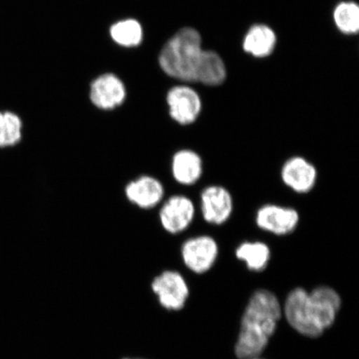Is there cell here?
<instances>
[{"instance_id":"7a4b0ae2","label":"cell","mask_w":359,"mask_h":359,"mask_svg":"<svg viewBox=\"0 0 359 359\" xmlns=\"http://www.w3.org/2000/svg\"><path fill=\"white\" fill-rule=\"evenodd\" d=\"M279 299L271 291H255L241 318L239 336L235 346L238 359L258 358L266 348L280 320Z\"/></svg>"},{"instance_id":"ac0fdd59","label":"cell","mask_w":359,"mask_h":359,"mask_svg":"<svg viewBox=\"0 0 359 359\" xmlns=\"http://www.w3.org/2000/svg\"><path fill=\"white\" fill-rule=\"evenodd\" d=\"M24 122L19 114L0 111V148L19 145L24 137Z\"/></svg>"},{"instance_id":"3957f363","label":"cell","mask_w":359,"mask_h":359,"mask_svg":"<svg viewBox=\"0 0 359 359\" xmlns=\"http://www.w3.org/2000/svg\"><path fill=\"white\" fill-rule=\"evenodd\" d=\"M204 51L198 31L185 27L170 37L161 49V69L173 79L197 83Z\"/></svg>"},{"instance_id":"6da1fadb","label":"cell","mask_w":359,"mask_h":359,"mask_svg":"<svg viewBox=\"0 0 359 359\" xmlns=\"http://www.w3.org/2000/svg\"><path fill=\"white\" fill-rule=\"evenodd\" d=\"M341 303L339 294L329 286H318L311 292L299 287L287 296L286 320L299 334L318 338L334 325Z\"/></svg>"},{"instance_id":"8992f818","label":"cell","mask_w":359,"mask_h":359,"mask_svg":"<svg viewBox=\"0 0 359 359\" xmlns=\"http://www.w3.org/2000/svg\"><path fill=\"white\" fill-rule=\"evenodd\" d=\"M165 102L170 119L180 126L191 125L201 115L202 101L199 93L187 85L170 88Z\"/></svg>"},{"instance_id":"52a82bcc","label":"cell","mask_w":359,"mask_h":359,"mask_svg":"<svg viewBox=\"0 0 359 359\" xmlns=\"http://www.w3.org/2000/svg\"><path fill=\"white\" fill-rule=\"evenodd\" d=\"M196 215L193 201L184 195H174L165 200L158 212L160 226L170 235H178L187 230Z\"/></svg>"},{"instance_id":"e0dca14e","label":"cell","mask_w":359,"mask_h":359,"mask_svg":"<svg viewBox=\"0 0 359 359\" xmlns=\"http://www.w3.org/2000/svg\"><path fill=\"white\" fill-rule=\"evenodd\" d=\"M110 37L115 43L124 48L137 47L143 40L141 22L135 19H125L114 22L109 29Z\"/></svg>"},{"instance_id":"9c48e42d","label":"cell","mask_w":359,"mask_h":359,"mask_svg":"<svg viewBox=\"0 0 359 359\" xmlns=\"http://www.w3.org/2000/svg\"><path fill=\"white\" fill-rule=\"evenodd\" d=\"M151 287L164 308L169 311H180L185 306L189 289L179 272L164 271L155 278Z\"/></svg>"},{"instance_id":"44dd1931","label":"cell","mask_w":359,"mask_h":359,"mask_svg":"<svg viewBox=\"0 0 359 359\" xmlns=\"http://www.w3.org/2000/svg\"><path fill=\"white\" fill-rule=\"evenodd\" d=\"M124 359H133V358H124Z\"/></svg>"},{"instance_id":"ffe728a7","label":"cell","mask_w":359,"mask_h":359,"mask_svg":"<svg viewBox=\"0 0 359 359\" xmlns=\"http://www.w3.org/2000/svg\"><path fill=\"white\" fill-rule=\"evenodd\" d=\"M251 359H259V358H251Z\"/></svg>"},{"instance_id":"277c9868","label":"cell","mask_w":359,"mask_h":359,"mask_svg":"<svg viewBox=\"0 0 359 359\" xmlns=\"http://www.w3.org/2000/svg\"><path fill=\"white\" fill-rule=\"evenodd\" d=\"M123 196L128 203L142 212H149L163 202L165 189L163 182L151 174H141L125 184Z\"/></svg>"},{"instance_id":"30bf717a","label":"cell","mask_w":359,"mask_h":359,"mask_svg":"<svg viewBox=\"0 0 359 359\" xmlns=\"http://www.w3.org/2000/svg\"><path fill=\"white\" fill-rule=\"evenodd\" d=\"M255 222L263 231L276 236H286L298 226L299 215L294 208L269 204L258 210Z\"/></svg>"},{"instance_id":"2e32d148","label":"cell","mask_w":359,"mask_h":359,"mask_svg":"<svg viewBox=\"0 0 359 359\" xmlns=\"http://www.w3.org/2000/svg\"><path fill=\"white\" fill-rule=\"evenodd\" d=\"M238 259L244 262L251 271L262 272L271 259V250L263 242H244L236 250Z\"/></svg>"},{"instance_id":"ba28073f","label":"cell","mask_w":359,"mask_h":359,"mask_svg":"<svg viewBox=\"0 0 359 359\" xmlns=\"http://www.w3.org/2000/svg\"><path fill=\"white\" fill-rule=\"evenodd\" d=\"M217 241L208 236L191 237L182 246V257L186 266L196 273H204L212 268L218 257Z\"/></svg>"},{"instance_id":"5b68a950","label":"cell","mask_w":359,"mask_h":359,"mask_svg":"<svg viewBox=\"0 0 359 359\" xmlns=\"http://www.w3.org/2000/svg\"><path fill=\"white\" fill-rule=\"evenodd\" d=\"M88 98L96 109L112 111L124 104L128 98V89L118 76L106 73L92 81Z\"/></svg>"},{"instance_id":"9a60e30c","label":"cell","mask_w":359,"mask_h":359,"mask_svg":"<svg viewBox=\"0 0 359 359\" xmlns=\"http://www.w3.org/2000/svg\"><path fill=\"white\" fill-rule=\"evenodd\" d=\"M226 67L222 57L212 50H205L197 83L205 86L217 87L226 81Z\"/></svg>"},{"instance_id":"d6986e66","label":"cell","mask_w":359,"mask_h":359,"mask_svg":"<svg viewBox=\"0 0 359 359\" xmlns=\"http://www.w3.org/2000/svg\"><path fill=\"white\" fill-rule=\"evenodd\" d=\"M334 24L341 33L357 34L359 31V7L353 1H342L337 4L334 13Z\"/></svg>"},{"instance_id":"4fadbf2b","label":"cell","mask_w":359,"mask_h":359,"mask_svg":"<svg viewBox=\"0 0 359 359\" xmlns=\"http://www.w3.org/2000/svg\"><path fill=\"white\" fill-rule=\"evenodd\" d=\"M170 172L179 185H194L203 172V163L197 152L191 149H181L175 152L170 161Z\"/></svg>"},{"instance_id":"8fae6325","label":"cell","mask_w":359,"mask_h":359,"mask_svg":"<svg viewBox=\"0 0 359 359\" xmlns=\"http://www.w3.org/2000/svg\"><path fill=\"white\" fill-rule=\"evenodd\" d=\"M202 217L210 224L226 223L233 212V199L231 193L221 186L205 188L201 195Z\"/></svg>"},{"instance_id":"7c38bea8","label":"cell","mask_w":359,"mask_h":359,"mask_svg":"<svg viewBox=\"0 0 359 359\" xmlns=\"http://www.w3.org/2000/svg\"><path fill=\"white\" fill-rule=\"evenodd\" d=\"M281 178L285 185L297 193L311 191L317 181V170L302 156L291 157L281 169Z\"/></svg>"},{"instance_id":"5bb4252c","label":"cell","mask_w":359,"mask_h":359,"mask_svg":"<svg viewBox=\"0 0 359 359\" xmlns=\"http://www.w3.org/2000/svg\"><path fill=\"white\" fill-rule=\"evenodd\" d=\"M277 37L271 27L257 24L250 27L243 39L244 51L257 58H264L271 55L275 50Z\"/></svg>"}]
</instances>
